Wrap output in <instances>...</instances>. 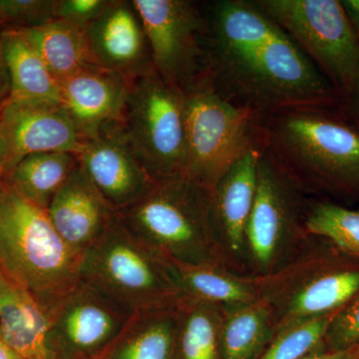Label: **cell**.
<instances>
[{
	"mask_svg": "<svg viewBox=\"0 0 359 359\" xmlns=\"http://www.w3.org/2000/svg\"><path fill=\"white\" fill-rule=\"evenodd\" d=\"M46 211L58 235L80 257L103 235L117 212L101 197L80 165L52 198Z\"/></svg>",
	"mask_w": 359,
	"mask_h": 359,
	"instance_id": "18",
	"label": "cell"
},
{
	"mask_svg": "<svg viewBox=\"0 0 359 359\" xmlns=\"http://www.w3.org/2000/svg\"><path fill=\"white\" fill-rule=\"evenodd\" d=\"M0 359H25L8 342L0 332Z\"/></svg>",
	"mask_w": 359,
	"mask_h": 359,
	"instance_id": "35",
	"label": "cell"
},
{
	"mask_svg": "<svg viewBox=\"0 0 359 359\" xmlns=\"http://www.w3.org/2000/svg\"><path fill=\"white\" fill-rule=\"evenodd\" d=\"M185 92L155 70L133 78L121 123L130 146L155 180L184 176Z\"/></svg>",
	"mask_w": 359,
	"mask_h": 359,
	"instance_id": "8",
	"label": "cell"
},
{
	"mask_svg": "<svg viewBox=\"0 0 359 359\" xmlns=\"http://www.w3.org/2000/svg\"><path fill=\"white\" fill-rule=\"evenodd\" d=\"M80 262L46 210L4 182L0 186V269L49 316L80 282Z\"/></svg>",
	"mask_w": 359,
	"mask_h": 359,
	"instance_id": "3",
	"label": "cell"
},
{
	"mask_svg": "<svg viewBox=\"0 0 359 359\" xmlns=\"http://www.w3.org/2000/svg\"><path fill=\"white\" fill-rule=\"evenodd\" d=\"M16 30L36 51L59 83L87 66H96L90 55L81 26L53 20Z\"/></svg>",
	"mask_w": 359,
	"mask_h": 359,
	"instance_id": "22",
	"label": "cell"
},
{
	"mask_svg": "<svg viewBox=\"0 0 359 359\" xmlns=\"http://www.w3.org/2000/svg\"><path fill=\"white\" fill-rule=\"evenodd\" d=\"M261 144L233 165L211 192L212 223L226 262L245 256V230L256 198Z\"/></svg>",
	"mask_w": 359,
	"mask_h": 359,
	"instance_id": "17",
	"label": "cell"
},
{
	"mask_svg": "<svg viewBox=\"0 0 359 359\" xmlns=\"http://www.w3.org/2000/svg\"><path fill=\"white\" fill-rule=\"evenodd\" d=\"M306 252L276 273L257 278L259 297L273 309L276 332L295 321L337 313L359 294V268Z\"/></svg>",
	"mask_w": 359,
	"mask_h": 359,
	"instance_id": "10",
	"label": "cell"
},
{
	"mask_svg": "<svg viewBox=\"0 0 359 359\" xmlns=\"http://www.w3.org/2000/svg\"><path fill=\"white\" fill-rule=\"evenodd\" d=\"M223 320V309L182 299L171 359H222Z\"/></svg>",
	"mask_w": 359,
	"mask_h": 359,
	"instance_id": "24",
	"label": "cell"
},
{
	"mask_svg": "<svg viewBox=\"0 0 359 359\" xmlns=\"http://www.w3.org/2000/svg\"><path fill=\"white\" fill-rule=\"evenodd\" d=\"M112 0H55L56 20L69 21L85 27L110 6Z\"/></svg>",
	"mask_w": 359,
	"mask_h": 359,
	"instance_id": "31",
	"label": "cell"
},
{
	"mask_svg": "<svg viewBox=\"0 0 359 359\" xmlns=\"http://www.w3.org/2000/svg\"><path fill=\"white\" fill-rule=\"evenodd\" d=\"M335 313L295 321L278 328L257 359H301L318 351L325 342V334Z\"/></svg>",
	"mask_w": 359,
	"mask_h": 359,
	"instance_id": "28",
	"label": "cell"
},
{
	"mask_svg": "<svg viewBox=\"0 0 359 359\" xmlns=\"http://www.w3.org/2000/svg\"><path fill=\"white\" fill-rule=\"evenodd\" d=\"M78 167L77 156L72 153H37L18 161L7 172L4 182L26 200L46 210Z\"/></svg>",
	"mask_w": 359,
	"mask_h": 359,
	"instance_id": "26",
	"label": "cell"
},
{
	"mask_svg": "<svg viewBox=\"0 0 359 359\" xmlns=\"http://www.w3.org/2000/svg\"><path fill=\"white\" fill-rule=\"evenodd\" d=\"M0 137L6 149V174L28 155L46 152L77 155L87 140L61 104L8 100L0 109Z\"/></svg>",
	"mask_w": 359,
	"mask_h": 359,
	"instance_id": "14",
	"label": "cell"
},
{
	"mask_svg": "<svg viewBox=\"0 0 359 359\" xmlns=\"http://www.w3.org/2000/svg\"><path fill=\"white\" fill-rule=\"evenodd\" d=\"M359 356V346L341 351H316L301 359H356Z\"/></svg>",
	"mask_w": 359,
	"mask_h": 359,
	"instance_id": "32",
	"label": "cell"
},
{
	"mask_svg": "<svg viewBox=\"0 0 359 359\" xmlns=\"http://www.w3.org/2000/svg\"><path fill=\"white\" fill-rule=\"evenodd\" d=\"M328 351L359 346V294L335 313L325 339Z\"/></svg>",
	"mask_w": 359,
	"mask_h": 359,
	"instance_id": "30",
	"label": "cell"
},
{
	"mask_svg": "<svg viewBox=\"0 0 359 359\" xmlns=\"http://www.w3.org/2000/svg\"><path fill=\"white\" fill-rule=\"evenodd\" d=\"M340 2L359 39V0H342Z\"/></svg>",
	"mask_w": 359,
	"mask_h": 359,
	"instance_id": "33",
	"label": "cell"
},
{
	"mask_svg": "<svg viewBox=\"0 0 359 359\" xmlns=\"http://www.w3.org/2000/svg\"><path fill=\"white\" fill-rule=\"evenodd\" d=\"M1 47L9 83L6 100L60 104V84L18 30L4 29Z\"/></svg>",
	"mask_w": 359,
	"mask_h": 359,
	"instance_id": "21",
	"label": "cell"
},
{
	"mask_svg": "<svg viewBox=\"0 0 359 359\" xmlns=\"http://www.w3.org/2000/svg\"><path fill=\"white\" fill-rule=\"evenodd\" d=\"M178 304L135 314L100 359H171Z\"/></svg>",
	"mask_w": 359,
	"mask_h": 359,
	"instance_id": "23",
	"label": "cell"
},
{
	"mask_svg": "<svg viewBox=\"0 0 359 359\" xmlns=\"http://www.w3.org/2000/svg\"><path fill=\"white\" fill-rule=\"evenodd\" d=\"M55 0H0V21L14 29L32 27L56 20Z\"/></svg>",
	"mask_w": 359,
	"mask_h": 359,
	"instance_id": "29",
	"label": "cell"
},
{
	"mask_svg": "<svg viewBox=\"0 0 359 359\" xmlns=\"http://www.w3.org/2000/svg\"><path fill=\"white\" fill-rule=\"evenodd\" d=\"M308 56L340 97L353 86L359 39L339 0H254Z\"/></svg>",
	"mask_w": 359,
	"mask_h": 359,
	"instance_id": "9",
	"label": "cell"
},
{
	"mask_svg": "<svg viewBox=\"0 0 359 359\" xmlns=\"http://www.w3.org/2000/svg\"><path fill=\"white\" fill-rule=\"evenodd\" d=\"M1 21H0V25H1ZM4 32V30H2ZM2 32H0V96L4 95V89L6 86H8V77H7V72L6 65H4V56H2V47H1V34Z\"/></svg>",
	"mask_w": 359,
	"mask_h": 359,
	"instance_id": "36",
	"label": "cell"
},
{
	"mask_svg": "<svg viewBox=\"0 0 359 359\" xmlns=\"http://www.w3.org/2000/svg\"><path fill=\"white\" fill-rule=\"evenodd\" d=\"M150 46L153 66L168 83L186 92L205 79V20L190 0H132Z\"/></svg>",
	"mask_w": 359,
	"mask_h": 359,
	"instance_id": "11",
	"label": "cell"
},
{
	"mask_svg": "<svg viewBox=\"0 0 359 359\" xmlns=\"http://www.w3.org/2000/svg\"><path fill=\"white\" fill-rule=\"evenodd\" d=\"M332 106H299L259 119L262 145L304 192L313 187L359 189V127Z\"/></svg>",
	"mask_w": 359,
	"mask_h": 359,
	"instance_id": "2",
	"label": "cell"
},
{
	"mask_svg": "<svg viewBox=\"0 0 359 359\" xmlns=\"http://www.w3.org/2000/svg\"><path fill=\"white\" fill-rule=\"evenodd\" d=\"M76 156L90 182L115 212L140 199L155 183L130 146L120 121L87 138Z\"/></svg>",
	"mask_w": 359,
	"mask_h": 359,
	"instance_id": "13",
	"label": "cell"
},
{
	"mask_svg": "<svg viewBox=\"0 0 359 359\" xmlns=\"http://www.w3.org/2000/svg\"><path fill=\"white\" fill-rule=\"evenodd\" d=\"M117 215L135 237L171 261L228 264L212 223L210 189L185 176L156 180Z\"/></svg>",
	"mask_w": 359,
	"mask_h": 359,
	"instance_id": "4",
	"label": "cell"
},
{
	"mask_svg": "<svg viewBox=\"0 0 359 359\" xmlns=\"http://www.w3.org/2000/svg\"><path fill=\"white\" fill-rule=\"evenodd\" d=\"M79 275L133 316L176 306L183 299L170 259L135 237L117 212L81 257Z\"/></svg>",
	"mask_w": 359,
	"mask_h": 359,
	"instance_id": "5",
	"label": "cell"
},
{
	"mask_svg": "<svg viewBox=\"0 0 359 359\" xmlns=\"http://www.w3.org/2000/svg\"><path fill=\"white\" fill-rule=\"evenodd\" d=\"M202 7L205 80L224 100L259 117L339 102L334 87L254 0H215Z\"/></svg>",
	"mask_w": 359,
	"mask_h": 359,
	"instance_id": "1",
	"label": "cell"
},
{
	"mask_svg": "<svg viewBox=\"0 0 359 359\" xmlns=\"http://www.w3.org/2000/svg\"><path fill=\"white\" fill-rule=\"evenodd\" d=\"M356 359H359V356H358V358H356Z\"/></svg>",
	"mask_w": 359,
	"mask_h": 359,
	"instance_id": "38",
	"label": "cell"
},
{
	"mask_svg": "<svg viewBox=\"0 0 359 359\" xmlns=\"http://www.w3.org/2000/svg\"><path fill=\"white\" fill-rule=\"evenodd\" d=\"M275 334V314L264 299L224 309L222 359H257Z\"/></svg>",
	"mask_w": 359,
	"mask_h": 359,
	"instance_id": "25",
	"label": "cell"
},
{
	"mask_svg": "<svg viewBox=\"0 0 359 359\" xmlns=\"http://www.w3.org/2000/svg\"><path fill=\"white\" fill-rule=\"evenodd\" d=\"M131 80L116 71L87 66L60 82L61 106L85 138L121 121Z\"/></svg>",
	"mask_w": 359,
	"mask_h": 359,
	"instance_id": "16",
	"label": "cell"
},
{
	"mask_svg": "<svg viewBox=\"0 0 359 359\" xmlns=\"http://www.w3.org/2000/svg\"><path fill=\"white\" fill-rule=\"evenodd\" d=\"M133 316L107 294L80 280L49 314L52 358L89 359L101 355Z\"/></svg>",
	"mask_w": 359,
	"mask_h": 359,
	"instance_id": "12",
	"label": "cell"
},
{
	"mask_svg": "<svg viewBox=\"0 0 359 359\" xmlns=\"http://www.w3.org/2000/svg\"><path fill=\"white\" fill-rule=\"evenodd\" d=\"M84 34L94 65L129 79L155 70L147 35L132 1L112 0L85 26Z\"/></svg>",
	"mask_w": 359,
	"mask_h": 359,
	"instance_id": "15",
	"label": "cell"
},
{
	"mask_svg": "<svg viewBox=\"0 0 359 359\" xmlns=\"http://www.w3.org/2000/svg\"><path fill=\"white\" fill-rule=\"evenodd\" d=\"M185 98L184 176L211 190L261 144V117L224 100L205 79L186 91Z\"/></svg>",
	"mask_w": 359,
	"mask_h": 359,
	"instance_id": "6",
	"label": "cell"
},
{
	"mask_svg": "<svg viewBox=\"0 0 359 359\" xmlns=\"http://www.w3.org/2000/svg\"><path fill=\"white\" fill-rule=\"evenodd\" d=\"M346 97L347 99H348L351 112L353 113V115L359 123V61L355 76H354L353 86H351Z\"/></svg>",
	"mask_w": 359,
	"mask_h": 359,
	"instance_id": "34",
	"label": "cell"
},
{
	"mask_svg": "<svg viewBox=\"0 0 359 359\" xmlns=\"http://www.w3.org/2000/svg\"><path fill=\"white\" fill-rule=\"evenodd\" d=\"M7 155L4 141L0 137V186L4 183L6 175Z\"/></svg>",
	"mask_w": 359,
	"mask_h": 359,
	"instance_id": "37",
	"label": "cell"
},
{
	"mask_svg": "<svg viewBox=\"0 0 359 359\" xmlns=\"http://www.w3.org/2000/svg\"><path fill=\"white\" fill-rule=\"evenodd\" d=\"M0 332L25 359H53L49 318L27 290L0 269Z\"/></svg>",
	"mask_w": 359,
	"mask_h": 359,
	"instance_id": "19",
	"label": "cell"
},
{
	"mask_svg": "<svg viewBox=\"0 0 359 359\" xmlns=\"http://www.w3.org/2000/svg\"><path fill=\"white\" fill-rule=\"evenodd\" d=\"M306 231L309 236L327 238L342 252L359 259V210L330 202L309 204Z\"/></svg>",
	"mask_w": 359,
	"mask_h": 359,
	"instance_id": "27",
	"label": "cell"
},
{
	"mask_svg": "<svg viewBox=\"0 0 359 359\" xmlns=\"http://www.w3.org/2000/svg\"><path fill=\"white\" fill-rule=\"evenodd\" d=\"M309 204L302 186L261 144L256 198L245 230V256L257 278L276 273L304 244Z\"/></svg>",
	"mask_w": 359,
	"mask_h": 359,
	"instance_id": "7",
	"label": "cell"
},
{
	"mask_svg": "<svg viewBox=\"0 0 359 359\" xmlns=\"http://www.w3.org/2000/svg\"><path fill=\"white\" fill-rule=\"evenodd\" d=\"M170 264L183 299L207 302L223 309L261 299L256 276L235 275L221 264H188L171 259Z\"/></svg>",
	"mask_w": 359,
	"mask_h": 359,
	"instance_id": "20",
	"label": "cell"
}]
</instances>
